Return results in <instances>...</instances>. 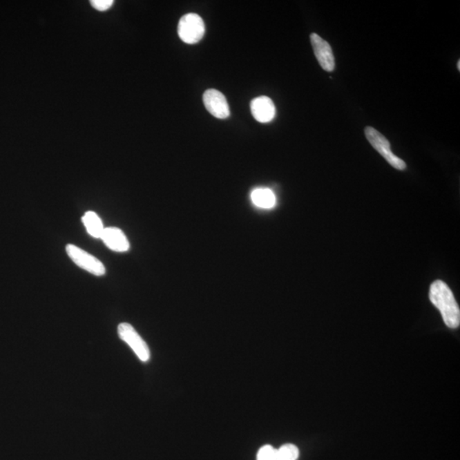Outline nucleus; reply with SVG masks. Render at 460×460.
<instances>
[{
  "instance_id": "nucleus-1",
  "label": "nucleus",
  "mask_w": 460,
  "mask_h": 460,
  "mask_svg": "<svg viewBox=\"0 0 460 460\" xmlns=\"http://www.w3.org/2000/svg\"><path fill=\"white\" fill-rule=\"evenodd\" d=\"M430 299L434 307L440 310L447 327L458 328L460 325V310L454 294L443 280H436L430 289Z\"/></svg>"
},
{
  "instance_id": "nucleus-2",
  "label": "nucleus",
  "mask_w": 460,
  "mask_h": 460,
  "mask_svg": "<svg viewBox=\"0 0 460 460\" xmlns=\"http://www.w3.org/2000/svg\"><path fill=\"white\" fill-rule=\"evenodd\" d=\"M178 32L179 38L189 45L196 44L204 35V23L198 14L189 13L179 21Z\"/></svg>"
},
{
  "instance_id": "nucleus-3",
  "label": "nucleus",
  "mask_w": 460,
  "mask_h": 460,
  "mask_svg": "<svg viewBox=\"0 0 460 460\" xmlns=\"http://www.w3.org/2000/svg\"><path fill=\"white\" fill-rule=\"evenodd\" d=\"M365 135H366L367 140L370 142L372 147L381 153L390 166L399 171L406 169V163L404 162V160L394 155L392 149H390L389 141L379 131L374 129V127L367 126L365 129Z\"/></svg>"
},
{
  "instance_id": "nucleus-4",
  "label": "nucleus",
  "mask_w": 460,
  "mask_h": 460,
  "mask_svg": "<svg viewBox=\"0 0 460 460\" xmlns=\"http://www.w3.org/2000/svg\"><path fill=\"white\" fill-rule=\"evenodd\" d=\"M68 257L75 262L79 267L86 270L94 276H102L105 275L106 269L102 262L94 256L84 251L82 248L68 244L66 247Z\"/></svg>"
},
{
  "instance_id": "nucleus-5",
  "label": "nucleus",
  "mask_w": 460,
  "mask_h": 460,
  "mask_svg": "<svg viewBox=\"0 0 460 460\" xmlns=\"http://www.w3.org/2000/svg\"><path fill=\"white\" fill-rule=\"evenodd\" d=\"M119 338L129 345L138 358L144 363L151 359V350L144 339L129 323H122L118 327Z\"/></svg>"
},
{
  "instance_id": "nucleus-6",
  "label": "nucleus",
  "mask_w": 460,
  "mask_h": 460,
  "mask_svg": "<svg viewBox=\"0 0 460 460\" xmlns=\"http://www.w3.org/2000/svg\"><path fill=\"white\" fill-rule=\"evenodd\" d=\"M203 102L207 111L218 119H227L230 115L229 107L224 95L217 90H206L203 95Z\"/></svg>"
},
{
  "instance_id": "nucleus-7",
  "label": "nucleus",
  "mask_w": 460,
  "mask_h": 460,
  "mask_svg": "<svg viewBox=\"0 0 460 460\" xmlns=\"http://www.w3.org/2000/svg\"><path fill=\"white\" fill-rule=\"evenodd\" d=\"M310 42H312L314 53H315L316 59L319 61L321 68L327 72L334 71L335 59L329 43L318 35L314 34V32L310 35Z\"/></svg>"
},
{
  "instance_id": "nucleus-8",
  "label": "nucleus",
  "mask_w": 460,
  "mask_h": 460,
  "mask_svg": "<svg viewBox=\"0 0 460 460\" xmlns=\"http://www.w3.org/2000/svg\"><path fill=\"white\" fill-rule=\"evenodd\" d=\"M298 456V448L294 444H285L279 449L265 445L259 449L257 460H297Z\"/></svg>"
},
{
  "instance_id": "nucleus-9",
  "label": "nucleus",
  "mask_w": 460,
  "mask_h": 460,
  "mask_svg": "<svg viewBox=\"0 0 460 460\" xmlns=\"http://www.w3.org/2000/svg\"><path fill=\"white\" fill-rule=\"evenodd\" d=\"M251 111L257 122L268 123L276 115L275 104L269 97L262 96L254 98L251 102Z\"/></svg>"
},
{
  "instance_id": "nucleus-10",
  "label": "nucleus",
  "mask_w": 460,
  "mask_h": 460,
  "mask_svg": "<svg viewBox=\"0 0 460 460\" xmlns=\"http://www.w3.org/2000/svg\"><path fill=\"white\" fill-rule=\"evenodd\" d=\"M101 239L106 246L117 253H125L130 249V243L122 229L115 227L106 228Z\"/></svg>"
},
{
  "instance_id": "nucleus-11",
  "label": "nucleus",
  "mask_w": 460,
  "mask_h": 460,
  "mask_svg": "<svg viewBox=\"0 0 460 460\" xmlns=\"http://www.w3.org/2000/svg\"><path fill=\"white\" fill-rule=\"evenodd\" d=\"M251 200L256 207L270 209L275 207L276 199L275 193L269 189H256L251 195Z\"/></svg>"
},
{
  "instance_id": "nucleus-12",
  "label": "nucleus",
  "mask_w": 460,
  "mask_h": 460,
  "mask_svg": "<svg viewBox=\"0 0 460 460\" xmlns=\"http://www.w3.org/2000/svg\"><path fill=\"white\" fill-rule=\"evenodd\" d=\"M82 222L90 236L97 239L101 238L104 227L101 218L96 213L87 211L82 218Z\"/></svg>"
},
{
  "instance_id": "nucleus-13",
  "label": "nucleus",
  "mask_w": 460,
  "mask_h": 460,
  "mask_svg": "<svg viewBox=\"0 0 460 460\" xmlns=\"http://www.w3.org/2000/svg\"><path fill=\"white\" fill-rule=\"evenodd\" d=\"M90 3L95 9L99 10V12H105V10L111 8L114 1L113 0H93Z\"/></svg>"
},
{
  "instance_id": "nucleus-14",
  "label": "nucleus",
  "mask_w": 460,
  "mask_h": 460,
  "mask_svg": "<svg viewBox=\"0 0 460 460\" xmlns=\"http://www.w3.org/2000/svg\"><path fill=\"white\" fill-rule=\"evenodd\" d=\"M458 69L460 70V61H458Z\"/></svg>"
}]
</instances>
